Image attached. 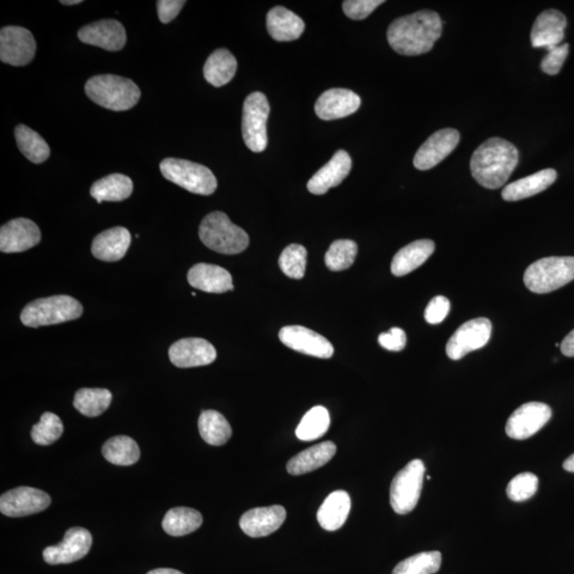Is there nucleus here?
Listing matches in <instances>:
<instances>
[{
    "label": "nucleus",
    "instance_id": "nucleus-31",
    "mask_svg": "<svg viewBox=\"0 0 574 574\" xmlns=\"http://www.w3.org/2000/svg\"><path fill=\"white\" fill-rule=\"evenodd\" d=\"M237 61L228 50L221 48L214 52L204 67L206 81L215 88L224 87L234 78Z\"/></svg>",
    "mask_w": 574,
    "mask_h": 574
},
{
    "label": "nucleus",
    "instance_id": "nucleus-2",
    "mask_svg": "<svg viewBox=\"0 0 574 574\" xmlns=\"http://www.w3.org/2000/svg\"><path fill=\"white\" fill-rule=\"evenodd\" d=\"M519 162V152L509 140L493 138L474 152L470 169L482 187L497 189L510 179Z\"/></svg>",
    "mask_w": 574,
    "mask_h": 574
},
{
    "label": "nucleus",
    "instance_id": "nucleus-35",
    "mask_svg": "<svg viewBox=\"0 0 574 574\" xmlns=\"http://www.w3.org/2000/svg\"><path fill=\"white\" fill-rule=\"evenodd\" d=\"M15 139L18 149L30 162L41 164L51 156V148L46 140L25 125L15 128Z\"/></svg>",
    "mask_w": 574,
    "mask_h": 574
},
{
    "label": "nucleus",
    "instance_id": "nucleus-18",
    "mask_svg": "<svg viewBox=\"0 0 574 574\" xmlns=\"http://www.w3.org/2000/svg\"><path fill=\"white\" fill-rule=\"evenodd\" d=\"M41 242L38 225L27 218H16L0 229V250L5 254L24 253Z\"/></svg>",
    "mask_w": 574,
    "mask_h": 574
},
{
    "label": "nucleus",
    "instance_id": "nucleus-49",
    "mask_svg": "<svg viewBox=\"0 0 574 574\" xmlns=\"http://www.w3.org/2000/svg\"><path fill=\"white\" fill-rule=\"evenodd\" d=\"M560 350L564 356L574 358V330L561 341Z\"/></svg>",
    "mask_w": 574,
    "mask_h": 574
},
{
    "label": "nucleus",
    "instance_id": "nucleus-23",
    "mask_svg": "<svg viewBox=\"0 0 574 574\" xmlns=\"http://www.w3.org/2000/svg\"><path fill=\"white\" fill-rule=\"evenodd\" d=\"M351 167V158L347 151L339 150L335 152L331 160L321 167L308 182L309 192L314 195H323L330 188L339 187L349 175Z\"/></svg>",
    "mask_w": 574,
    "mask_h": 574
},
{
    "label": "nucleus",
    "instance_id": "nucleus-1",
    "mask_svg": "<svg viewBox=\"0 0 574 574\" xmlns=\"http://www.w3.org/2000/svg\"><path fill=\"white\" fill-rule=\"evenodd\" d=\"M442 33L443 23L436 12L421 10L390 24L387 40L396 53L413 57L431 52Z\"/></svg>",
    "mask_w": 574,
    "mask_h": 574
},
{
    "label": "nucleus",
    "instance_id": "nucleus-5",
    "mask_svg": "<svg viewBox=\"0 0 574 574\" xmlns=\"http://www.w3.org/2000/svg\"><path fill=\"white\" fill-rule=\"evenodd\" d=\"M82 314V305L75 298L59 295L30 302L22 311L21 320L26 327L39 328L75 320Z\"/></svg>",
    "mask_w": 574,
    "mask_h": 574
},
{
    "label": "nucleus",
    "instance_id": "nucleus-36",
    "mask_svg": "<svg viewBox=\"0 0 574 574\" xmlns=\"http://www.w3.org/2000/svg\"><path fill=\"white\" fill-rule=\"evenodd\" d=\"M105 459L118 466H130L139 460V445L132 438L120 435L110 438L102 447Z\"/></svg>",
    "mask_w": 574,
    "mask_h": 574
},
{
    "label": "nucleus",
    "instance_id": "nucleus-29",
    "mask_svg": "<svg viewBox=\"0 0 574 574\" xmlns=\"http://www.w3.org/2000/svg\"><path fill=\"white\" fill-rule=\"evenodd\" d=\"M350 509L349 494L345 491L333 492L323 501L317 512V521L322 529L333 532L343 527L349 516Z\"/></svg>",
    "mask_w": 574,
    "mask_h": 574
},
{
    "label": "nucleus",
    "instance_id": "nucleus-52",
    "mask_svg": "<svg viewBox=\"0 0 574 574\" xmlns=\"http://www.w3.org/2000/svg\"><path fill=\"white\" fill-rule=\"evenodd\" d=\"M62 5H79V4H82L81 0H71V2H69V0H62V2H60Z\"/></svg>",
    "mask_w": 574,
    "mask_h": 574
},
{
    "label": "nucleus",
    "instance_id": "nucleus-6",
    "mask_svg": "<svg viewBox=\"0 0 574 574\" xmlns=\"http://www.w3.org/2000/svg\"><path fill=\"white\" fill-rule=\"evenodd\" d=\"M524 284L535 294H548L574 280L573 256H551L531 264L524 273Z\"/></svg>",
    "mask_w": 574,
    "mask_h": 574
},
{
    "label": "nucleus",
    "instance_id": "nucleus-25",
    "mask_svg": "<svg viewBox=\"0 0 574 574\" xmlns=\"http://www.w3.org/2000/svg\"><path fill=\"white\" fill-rule=\"evenodd\" d=\"M130 244V232L124 227H114L94 238L91 254L100 261L118 262L124 258Z\"/></svg>",
    "mask_w": 574,
    "mask_h": 574
},
{
    "label": "nucleus",
    "instance_id": "nucleus-44",
    "mask_svg": "<svg viewBox=\"0 0 574 574\" xmlns=\"http://www.w3.org/2000/svg\"><path fill=\"white\" fill-rule=\"evenodd\" d=\"M384 3L383 0H346L343 10L351 20L362 21Z\"/></svg>",
    "mask_w": 574,
    "mask_h": 574
},
{
    "label": "nucleus",
    "instance_id": "nucleus-26",
    "mask_svg": "<svg viewBox=\"0 0 574 574\" xmlns=\"http://www.w3.org/2000/svg\"><path fill=\"white\" fill-rule=\"evenodd\" d=\"M268 33L274 41L291 42L302 35L305 24L301 17L284 7H274L266 17Z\"/></svg>",
    "mask_w": 574,
    "mask_h": 574
},
{
    "label": "nucleus",
    "instance_id": "nucleus-34",
    "mask_svg": "<svg viewBox=\"0 0 574 574\" xmlns=\"http://www.w3.org/2000/svg\"><path fill=\"white\" fill-rule=\"evenodd\" d=\"M198 427L204 441L212 445H223L227 444L232 429L221 413L207 410L201 413L198 420Z\"/></svg>",
    "mask_w": 574,
    "mask_h": 574
},
{
    "label": "nucleus",
    "instance_id": "nucleus-50",
    "mask_svg": "<svg viewBox=\"0 0 574 574\" xmlns=\"http://www.w3.org/2000/svg\"><path fill=\"white\" fill-rule=\"evenodd\" d=\"M148 574H185L176 569H169V568H160V569H155Z\"/></svg>",
    "mask_w": 574,
    "mask_h": 574
},
{
    "label": "nucleus",
    "instance_id": "nucleus-32",
    "mask_svg": "<svg viewBox=\"0 0 574 574\" xmlns=\"http://www.w3.org/2000/svg\"><path fill=\"white\" fill-rule=\"evenodd\" d=\"M133 182L125 175L112 174L96 181L91 187V196L102 201H123L131 196Z\"/></svg>",
    "mask_w": 574,
    "mask_h": 574
},
{
    "label": "nucleus",
    "instance_id": "nucleus-15",
    "mask_svg": "<svg viewBox=\"0 0 574 574\" xmlns=\"http://www.w3.org/2000/svg\"><path fill=\"white\" fill-rule=\"evenodd\" d=\"M279 338L286 347L307 356L330 359L334 353L332 344L326 338L301 326H287L281 329Z\"/></svg>",
    "mask_w": 574,
    "mask_h": 574
},
{
    "label": "nucleus",
    "instance_id": "nucleus-20",
    "mask_svg": "<svg viewBox=\"0 0 574 574\" xmlns=\"http://www.w3.org/2000/svg\"><path fill=\"white\" fill-rule=\"evenodd\" d=\"M361 107V99L347 89H331L321 94L315 103L316 115L322 120L347 118Z\"/></svg>",
    "mask_w": 574,
    "mask_h": 574
},
{
    "label": "nucleus",
    "instance_id": "nucleus-16",
    "mask_svg": "<svg viewBox=\"0 0 574 574\" xmlns=\"http://www.w3.org/2000/svg\"><path fill=\"white\" fill-rule=\"evenodd\" d=\"M460 143V133L455 129H443L432 134L414 157V167L419 170L435 167Z\"/></svg>",
    "mask_w": 574,
    "mask_h": 574
},
{
    "label": "nucleus",
    "instance_id": "nucleus-30",
    "mask_svg": "<svg viewBox=\"0 0 574 574\" xmlns=\"http://www.w3.org/2000/svg\"><path fill=\"white\" fill-rule=\"evenodd\" d=\"M435 244L431 240H419L408 244L394 256L392 262V273L396 277H403L406 274L417 270L435 253Z\"/></svg>",
    "mask_w": 574,
    "mask_h": 574
},
{
    "label": "nucleus",
    "instance_id": "nucleus-41",
    "mask_svg": "<svg viewBox=\"0 0 574 574\" xmlns=\"http://www.w3.org/2000/svg\"><path fill=\"white\" fill-rule=\"evenodd\" d=\"M307 249L298 244H292L283 250L279 258L281 271L292 279H302L307 266Z\"/></svg>",
    "mask_w": 574,
    "mask_h": 574
},
{
    "label": "nucleus",
    "instance_id": "nucleus-37",
    "mask_svg": "<svg viewBox=\"0 0 574 574\" xmlns=\"http://www.w3.org/2000/svg\"><path fill=\"white\" fill-rule=\"evenodd\" d=\"M112 402V394L105 388H81L75 395L74 407L87 417L100 416Z\"/></svg>",
    "mask_w": 574,
    "mask_h": 574
},
{
    "label": "nucleus",
    "instance_id": "nucleus-22",
    "mask_svg": "<svg viewBox=\"0 0 574 574\" xmlns=\"http://www.w3.org/2000/svg\"><path fill=\"white\" fill-rule=\"evenodd\" d=\"M285 519L286 511L283 506L256 508L249 510L242 516L240 527L246 535L258 539V537H265L276 532Z\"/></svg>",
    "mask_w": 574,
    "mask_h": 574
},
{
    "label": "nucleus",
    "instance_id": "nucleus-28",
    "mask_svg": "<svg viewBox=\"0 0 574 574\" xmlns=\"http://www.w3.org/2000/svg\"><path fill=\"white\" fill-rule=\"evenodd\" d=\"M337 454V445L333 442H323L301 452L287 463V473L292 475H301L314 472L325 466Z\"/></svg>",
    "mask_w": 574,
    "mask_h": 574
},
{
    "label": "nucleus",
    "instance_id": "nucleus-46",
    "mask_svg": "<svg viewBox=\"0 0 574 574\" xmlns=\"http://www.w3.org/2000/svg\"><path fill=\"white\" fill-rule=\"evenodd\" d=\"M450 301L448 298L437 296L432 299L425 311V319L431 325H438L443 322L450 312Z\"/></svg>",
    "mask_w": 574,
    "mask_h": 574
},
{
    "label": "nucleus",
    "instance_id": "nucleus-4",
    "mask_svg": "<svg viewBox=\"0 0 574 574\" xmlns=\"http://www.w3.org/2000/svg\"><path fill=\"white\" fill-rule=\"evenodd\" d=\"M199 237L207 248L222 254H238L249 245L246 232L232 224L223 212H213L204 218Z\"/></svg>",
    "mask_w": 574,
    "mask_h": 574
},
{
    "label": "nucleus",
    "instance_id": "nucleus-51",
    "mask_svg": "<svg viewBox=\"0 0 574 574\" xmlns=\"http://www.w3.org/2000/svg\"><path fill=\"white\" fill-rule=\"evenodd\" d=\"M563 467L566 472L574 474V454L568 457V459L563 464Z\"/></svg>",
    "mask_w": 574,
    "mask_h": 574
},
{
    "label": "nucleus",
    "instance_id": "nucleus-47",
    "mask_svg": "<svg viewBox=\"0 0 574 574\" xmlns=\"http://www.w3.org/2000/svg\"><path fill=\"white\" fill-rule=\"evenodd\" d=\"M378 344L388 351H401L407 345V334L400 328L390 329L388 332L380 334Z\"/></svg>",
    "mask_w": 574,
    "mask_h": 574
},
{
    "label": "nucleus",
    "instance_id": "nucleus-11",
    "mask_svg": "<svg viewBox=\"0 0 574 574\" xmlns=\"http://www.w3.org/2000/svg\"><path fill=\"white\" fill-rule=\"evenodd\" d=\"M552 417V410L545 403L529 402L518 407L506 423V435L516 441H524L536 435Z\"/></svg>",
    "mask_w": 574,
    "mask_h": 574
},
{
    "label": "nucleus",
    "instance_id": "nucleus-43",
    "mask_svg": "<svg viewBox=\"0 0 574 574\" xmlns=\"http://www.w3.org/2000/svg\"><path fill=\"white\" fill-rule=\"evenodd\" d=\"M539 488V478L534 474L523 473L512 479L506 493L508 497L514 502H523L534 496Z\"/></svg>",
    "mask_w": 574,
    "mask_h": 574
},
{
    "label": "nucleus",
    "instance_id": "nucleus-33",
    "mask_svg": "<svg viewBox=\"0 0 574 574\" xmlns=\"http://www.w3.org/2000/svg\"><path fill=\"white\" fill-rule=\"evenodd\" d=\"M203 524L200 512L189 508H175L165 515L162 527L170 536H185L195 532Z\"/></svg>",
    "mask_w": 574,
    "mask_h": 574
},
{
    "label": "nucleus",
    "instance_id": "nucleus-13",
    "mask_svg": "<svg viewBox=\"0 0 574 574\" xmlns=\"http://www.w3.org/2000/svg\"><path fill=\"white\" fill-rule=\"evenodd\" d=\"M51 503L47 493L23 486L2 494L0 512L8 517H25L46 510Z\"/></svg>",
    "mask_w": 574,
    "mask_h": 574
},
{
    "label": "nucleus",
    "instance_id": "nucleus-42",
    "mask_svg": "<svg viewBox=\"0 0 574 574\" xmlns=\"http://www.w3.org/2000/svg\"><path fill=\"white\" fill-rule=\"evenodd\" d=\"M64 426L56 414L46 412L42 415L39 424L33 426L32 437L35 444L52 445L62 436Z\"/></svg>",
    "mask_w": 574,
    "mask_h": 574
},
{
    "label": "nucleus",
    "instance_id": "nucleus-48",
    "mask_svg": "<svg viewBox=\"0 0 574 574\" xmlns=\"http://www.w3.org/2000/svg\"><path fill=\"white\" fill-rule=\"evenodd\" d=\"M187 2L182 0H158L157 3L158 18L163 24H168L175 20Z\"/></svg>",
    "mask_w": 574,
    "mask_h": 574
},
{
    "label": "nucleus",
    "instance_id": "nucleus-40",
    "mask_svg": "<svg viewBox=\"0 0 574 574\" xmlns=\"http://www.w3.org/2000/svg\"><path fill=\"white\" fill-rule=\"evenodd\" d=\"M358 245L350 240H339L332 243L326 256V265L330 271L341 272L351 267L357 258Z\"/></svg>",
    "mask_w": 574,
    "mask_h": 574
},
{
    "label": "nucleus",
    "instance_id": "nucleus-3",
    "mask_svg": "<svg viewBox=\"0 0 574 574\" xmlns=\"http://www.w3.org/2000/svg\"><path fill=\"white\" fill-rule=\"evenodd\" d=\"M85 93L91 101L112 111H127L140 99V90L136 83L115 75L91 77L85 84Z\"/></svg>",
    "mask_w": 574,
    "mask_h": 574
},
{
    "label": "nucleus",
    "instance_id": "nucleus-24",
    "mask_svg": "<svg viewBox=\"0 0 574 574\" xmlns=\"http://www.w3.org/2000/svg\"><path fill=\"white\" fill-rule=\"evenodd\" d=\"M188 283L206 292L212 294H223V292L234 291L230 273L217 265L200 263L189 270L187 273Z\"/></svg>",
    "mask_w": 574,
    "mask_h": 574
},
{
    "label": "nucleus",
    "instance_id": "nucleus-14",
    "mask_svg": "<svg viewBox=\"0 0 574 574\" xmlns=\"http://www.w3.org/2000/svg\"><path fill=\"white\" fill-rule=\"evenodd\" d=\"M91 542L93 540L87 529L72 528L67 531L64 540L58 545L44 550L43 558L50 565L74 563L90 552Z\"/></svg>",
    "mask_w": 574,
    "mask_h": 574
},
{
    "label": "nucleus",
    "instance_id": "nucleus-17",
    "mask_svg": "<svg viewBox=\"0 0 574 574\" xmlns=\"http://www.w3.org/2000/svg\"><path fill=\"white\" fill-rule=\"evenodd\" d=\"M169 359L176 368H192L206 366L215 361L217 352L209 341L204 339H183L169 348Z\"/></svg>",
    "mask_w": 574,
    "mask_h": 574
},
{
    "label": "nucleus",
    "instance_id": "nucleus-27",
    "mask_svg": "<svg viewBox=\"0 0 574 574\" xmlns=\"http://www.w3.org/2000/svg\"><path fill=\"white\" fill-rule=\"evenodd\" d=\"M557 178V170L552 168L542 169L539 173L510 183L502 191V198L505 201H518L535 196V195L551 187Z\"/></svg>",
    "mask_w": 574,
    "mask_h": 574
},
{
    "label": "nucleus",
    "instance_id": "nucleus-39",
    "mask_svg": "<svg viewBox=\"0 0 574 574\" xmlns=\"http://www.w3.org/2000/svg\"><path fill=\"white\" fill-rule=\"evenodd\" d=\"M441 552H421L400 561L392 574H435L441 569Z\"/></svg>",
    "mask_w": 574,
    "mask_h": 574
},
{
    "label": "nucleus",
    "instance_id": "nucleus-10",
    "mask_svg": "<svg viewBox=\"0 0 574 574\" xmlns=\"http://www.w3.org/2000/svg\"><path fill=\"white\" fill-rule=\"evenodd\" d=\"M493 326L490 320L476 319L469 320L459 329L450 338L445 352L447 356L459 361L467 356L468 353L479 350L490 341Z\"/></svg>",
    "mask_w": 574,
    "mask_h": 574
},
{
    "label": "nucleus",
    "instance_id": "nucleus-7",
    "mask_svg": "<svg viewBox=\"0 0 574 574\" xmlns=\"http://www.w3.org/2000/svg\"><path fill=\"white\" fill-rule=\"evenodd\" d=\"M160 170L165 179L193 194L209 196L216 191L215 176L204 165L168 158L161 162Z\"/></svg>",
    "mask_w": 574,
    "mask_h": 574
},
{
    "label": "nucleus",
    "instance_id": "nucleus-19",
    "mask_svg": "<svg viewBox=\"0 0 574 574\" xmlns=\"http://www.w3.org/2000/svg\"><path fill=\"white\" fill-rule=\"evenodd\" d=\"M78 38L84 44L100 47L108 52L123 50L127 41L124 26L115 20L91 23L79 30Z\"/></svg>",
    "mask_w": 574,
    "mask_h": 574
},
{
    "label": "nucleus",
    "instance_id": "nucleus-21",
    "mask_svg": "<svg viewBox=\"0 0 574 574\" xmlns=\"http://www.w3.org/2000/svg\"><path fill=\"white\" fill-rule=\"evenodd\" d=\"M567 18L558 10H547L536 18L531 42L535 48H546L547 51L560 46L565 38Z\"/></svg>",
    "mask_w": 574,
    "mask_h": 574
},
{
    "label": "nucleus",
    "instance_id": "nucleus-45",
    "mask_svg": "<svg viewBox=\"0 0 574 574\" xmlns=\"http://www.w3.org/2000/svg\"><path fill=\"white\" fill-rule=\"evenodd\" d=\"M568 53H569V45L568 44L560 45L548 51L547 56L541 61L543 72L550 76L558 75L565 63Z\"/></svg>",
    "mask_w": 574,
    "mask_h": 574
},
{
    "label": "nucleus",
    "instance_id": "nucleus-9",
    "mask_svg": "<svg viewBox=\"0 0 574 574\" xmlns=\"http://www.w3.org/2000/svg\"><path fill=\"white\" fill-rule=\"evenodd\" d=\"M270 113V103L261 91L250 94L244 102L243 139L247 148L254 152H262L267 148V120Z\"/></svg>",
    "mask_w": 574,
    "mask_h": 574
},
{
    "label": "nucleus",
    "instance_id": "nucleus-12",
    "mask_svg": "<svg viewBox=\"0 0 574 574\" xmlns=\"http://www.w3.org/2000/svg\"><path fill=\"white\" fill-rule=\"evenodd\" d=\"M36 51L34 36L26 28L9 26L0 32V60L5 64L25 66Z\"/></svg>",
    "mask_w": 574,
    "mask_h": 574
},
{
    "label": "nucleus",
    "instance_id": "nucleus-8",
    "mask_svg": "<svg viewBox=\"0 0 574 574\" xmlns=\"http://www.w3.org/2000/svg\"><path fill=\"white\" fill-rule=\"evenodd\" d=\"M426 467L423 461L414 460L396 474L390 486V505L399 515L411 512L423 491Z\"/></svg>",
    "mask_w": 574,
    "mask_h": 574
},
{
    "label": "nucleus",
    "instance_id": "nucleus-38",
    "mask_svg": "<svg viewBox=\"0 0 574 574\" xmlns=\"http://www.w3.org/2000/svg\"><path fill=\"white\" fill-rule=\"evenodd\" d=\"M330 414L326 407L317 406L304 415L297 426L296 435L303 442L316 441L326 435L330 427Z\"/></svg>",
    "mask_w": 574,
    "mask_h": 574
}]
</instances>
